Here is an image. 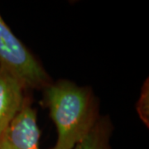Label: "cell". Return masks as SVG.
Listing matches in <instances>:
<instances>
[{
	"instance_id": "1",
	"label": "cell",
	"mask_w": 149,
	"mask_h": 149,
	"mask_svg": "<svg viewBox=\"0 0 149 149\" xmlns=\"http://www.w3.org/2000/svg\"><path fill=\"white\" fill-rule=\"evenodd\" d=\"M44 90L46 104L57 130L52 149H73L99 119L93 93L68 80L49 84Z\"/></svg>"
},
{
	"instance_id": "2",
	"label": "cell",
	"mask_w": 149,
	"mask_h": 149,
	"mask_svg": "<svg viewBox=\"0 0 149 149\" xmlns=\"http://www.w3.org/2000/svg\"><path fill=\"white\" fill-rule=\"evenodd\" d=\"M0 66L13 74L26 89H45L50 84L42 65L13 33L1 15Z\"/></svg>"
},
{
	"instance_id": "3",
	"label": "cell",
	"mask_w": 149,
	"mask_h": 149,
	"mask_svg": "<svg viewBox=\"0 0 149 149\" xmlns=\"http://www.w3.org/2000/svg\"><path fill=\"white\" fill-rule=\"evenodd\" d=\"M40 136L37 113L26 100L0 135V149H41Z\"/></svg>"
},
{
	"instance_id": "4",
	"label": "cell",
	"mask_w": 149,
	"mask_h": 149,
	"mask_svg": "<svg viewBox=\"0 0 149 149\" xmlns=\"http://www.w3.org/2000/svg\"><path fill=\"white\" fill-rule=\"evenodd\" d=\"M24 90L20 80L0 66V135L25 104Z\"/></svg>"
},
{
	"instance_id": "5",
	"label": "cell",
	"mask_w": 149,
	"mask_h": 149,
	"mask_svg": "<svg viewBox=\"0 0 149 149\" xmlns=\"http://www.w3.org/2000/svg\"><path fill=\"white\" fill-rule=\"evenodd\" d=\"M111 133V123L109 118H99L91 132L73 149H112L109 143Z\"/></svg>"
},
{
	"instance_id": "6",
	"label": "cell",
	"mask_w": 149,
	"mask_h": 149,
	"mask_svg": "<svg viewBox=\"0 0 149 149\" xmlns=\"http://www.w3.org/2000/svg\"><path fill=\"white\" fill-rule=\"evenodd\" d=\"M148 80H147V82H145L143 87L142 89V92L140 95L139 102H138V106L137 110L139 113V117L143 120V122L147 124L148 127L149 122V94H148Z\"/></svg>"
}]
</instances>
